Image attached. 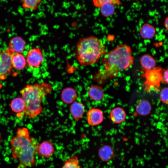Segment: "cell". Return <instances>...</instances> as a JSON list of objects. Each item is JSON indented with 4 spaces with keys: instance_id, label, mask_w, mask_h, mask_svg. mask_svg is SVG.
Wrapping results in <instances>:
<instances>
[{
    "instance_id": "1",
    "label": "cell",
    "mask_w": 168,
    "mask_h": 168,
    "mask_svg": "<svg viewBox=\"0 0 168 168\" xmlns=\"http://www.w3.org/2000/svg\"><path fill=\"white\" fill-rule=\"evenodd\" d=\"M103 55V67L94 76L95 80L99 83L116 77L119 72L129 68L133 63L131 48L126 44H120Z\"/></svg>"
},
{
    "instance_id": "2",
    "label": "cell",
    "mask_w": 168,
    "mask_h": 168,
    "mask_svg": "<svg viewBox=\"0 0 168 168\" xmlns=\"http://www.w3.org/2000/svg\"><path fill=\"white\" fill-rule=\"evenodd\" d=\"M12 157L19 161L17 168L33 167L39 145L35 138L31 136L26 127L18 129L15 136L10 141Z\"/></svg>"
},
{
    "instance_id": "3",
    "label": "cell",
    "mask_w": 168,
    "mask_h": 168,
    "mask_svg": "<svg viewBox=\"0 0 168 168\" xmlns=\"http://www.w3.org/2000/svg\"><path fill=\"white\" fill-rule=\"evenodd\" d=\"M51 89V86L46 83L28 84L22 89L20 92L25 104L24 115L30 118L39 115L43 109L42 101Z\"/></svg>"
},
{
    "instance_id": "4",
    "label": "cell",
    "mask_w": 168,
    "mask_h": 168,
    "mask_svg": "<svg viewBox=\"0 0 168 168\" xmlns=\"http://www.w3.org/2000/svg\"><path fill=\"white\" fill-rule=\"evenodd\" d=\"M105 48L98 38L90 36L79 40L76 48V56L79 64L83 66L96 63L106 53Z\"/></svg>"
},
{
    "instance_id": "5",
    "label": "cell",
    "mask_w": 168,
    "mask_h": 168,
    "mask_svg": "<svg viewBox=\"0 0 168 168\" xmlns=\"http://www.w3.org/2000/svg\"><path fill=\"white\" fill-rule=\"evenodd\" d=\"M163 71L161 68H155L145 71L142 75L145 79L144 88L147 91L151 90H159L161 83L162 82Z\"/></svg>"
},
{
    "instance_id": "6",
    "label": "cell",
    "mask_w": 168,
    "mask_h": 168,
    "mask_svg": "<svg viewBox=\"0 0 168 168\" xmlns=\"http://www.w3.org/2000/svg\"><path fill=\"white\" fill-rule=\"evenodd\" d=\"M14 54L9 48L1 51L2 63L0 68V80L5 79L11 73L13 68L12 58Z\"/></svg>"
},
{
    "instance_id": "7",
    "label": "cell",
    "mask_w": 168,
    "mask_h": 168,
    "mask_svg": "<svg viewBox=\"0 0 168 168\" xmlns=\"http://www.w3.org/2000/svg\"><path fill=\"white\" fill-rule=\"evenodd\" d=\"M44 57L40 49L35 48L28 52L26 58V64L30 68H38L44 60Z\"/></svg>"
},
{
    "instance_id": "8",
    "label": "cell",
    "mask_w": 168,
    "mask_h": 168,
    "mask_svg": "<svg viewBox=\"0 0 168 168\" xmlns=\"http://www.w3.org/2000/svg\"><path fill=\"white\" fill-rule=\"evenodd\" d=\"M104 119L103 114L101 110L96 108L90 110L87 114L88 124L92 126H96L101 124Z\"/></svg>"
},
{
    "instance_id": "9",
    "label": "cell",
    "mask_w": 168,
    "mask_h": 168,
    "mask_svg": "<svg viewBox=\"0 0 168 168\" xmlns=\"http://www.w3.org/2000/svg\"><path fill=\"white\" fill-rule=\"evenodd\" d=\"M54 152L52 143L49 141L45 140L39 144L37 152L40 156L48 158L52 156Z\"/></svg>"
},
{
    "instance_id": "10",
    "label": "cell",
    "mask_w": 168,
    "mask_h": 168,
    "mask_svg": "<svg viewBox=\"0 0 168 168\" xmlns=\"http://www.w3.org/2000/svg\"><path fill=\"white\" fill-rule=\"evenodd\" d=\"M9 46L14 53H21L25 49L26 43L21 37L16 36L11 39Z\"/></svg>"
},
{
    "instance_id": "11",
    "label": "cell",
    "mask_w": 168,
    "mask_h": 168,
    "mask_svg": "<svg viewBox=\"0 0 168 168\" xmlns=\"http://www.w3.org/2000/svg\"><path fill=\"white\" fill-rule=\"evenodd\" d=\"M70 111L73 119L77 121L82 117L85 111V106L81 102H74L70 106Z\"/></svg>"
},
{
    "instance_id": "12",
    "label": "cell",
    "mask_w": 168,
    "mask_h": 168,
    "mask_svg": "<svg viewBox=\"0 0 168 168\" xmlns=\"http://www.w3.org/2000/svg\"><path fill=\"white\" fill-rule=\"evenodd\" d=\"M77 96L76 91L71 87L64 88L61 94V98L62 101L67 104H70L74 102Z\"/></svg>"
},
{
    "instance_id": "13",
    "label": "cell",
    "mask_w": 168,
    "mask_h": 168,
    "mask_svg": "<svg viewBox=\"0 0 168 168\" xmlns=\"http://www.w3.org/2000/svg\"><path fill=\"white\" fill-rule=\"evenodd\" d=\"M110 117L111 121L116 124H120L126 118V114L124 110L119 107L113 109L110 113Z\"/></svg>"
},
{
    "instance_id": "14",
    "label": "cell",
    "mask_w": 168,
    "mask_h": 168,
    "mask_svg": "<svg viewBox=\"0 0 168 168\" xmlns=\"http://www.w3.org/2000/svg\"><path fill=\"white\" fill-rule=\"evenodd\" d=\"M139 34L143 39H150L152 38L156 34L155 27L151 25L146 23L144 24L141 27Z\"/></svg>"
},
{
    "instance_id": "15",
    "label": "cell",
    "mask_w": 168,
    "mask_h": 168,
    "mask_svg": "<svg viewBox=\"0 0 168 168\" xmlns=\"http://www.w3.org/2000/svg\"><path fill=\"white\" fill-rule=\"evenodd\" d=\"M12 64L13 68L18 70H22L26 65V58L21 53H14L12 58Z\"/></svg>"
},
{
    "instance_id": "16",
    "label": "cell",
    "mask_w": 168,
    "mask_h": 168,
    "mask_svg": "<svg viewBox=\"0 0 168 168\" xmlns=\"http://www.w3.org/2000/svg\"><path fill=\"white\" fill-rule=\"evenodd\" d=\"M89 97L92 100L98 101L100 100L104 96V92L100 86L94 85L91 86L88 91Z\"/></svg>"
},
{
    "instance_id": "17",
    "label": "cell",
    "mask_w": 168,
    "mask_h": 168,
    "mask_svg": "<svg viewBox=\"0 0 168 168\" xmlns=\"http://www.w3.org/2000/svg\"><path fill=\"white\" fill-rule=\"evenodd\" d=\"M140 64L145 71L153 69L156 68V62L154 58L151 55L145 54L140 59Z\"/></svg>"
},
{
    "instance_id": "18",
    "label": "cell",
    "mask_w": 168,
    "mask_h": 168,
    "mask_svg": "<svg viewBox=\"0 0 168 168\" xmlns=\"http://www.w3.org/2000/svg\"><path fill=\"white\" fill-rule=\"evenodd\" d=\"M151 106L147 100H142L137 103L136 106V110L137 113L141 115L148 114L150 112Z\"/></svg>"
},
{
    "instance_id": "19",
    "label": "cell",
    "mask_w": 168,
    "mask_h": 168,
    "mask_svg": "<svg viewBox=\"0 0 168 168\" xmlns=\"http://www.w3.org/2000/svg\"><path fill=\"white\" fill-rule=\"evenodd\" d=\"M25 106V102L21 97L14 98L10 104V107L12 110L17 113H23L24 114Z\"/></svg>"
},
{
    "instance_id": "20",
    "label": "cell",
    "mask_w": 168,
    "mask_h": 168,
    "mask_svg": "<svg viewBox=\"0 0 168 168\" xmlns=\"http://www.w3.org/2000/svg\"><path fill=\"white\" fill-rule=\"evenodd\" d=\"M113 154V151L112 148L109 146H103L99 151V155L100 158L104 161H107L110 159Z\"/></svg>"
},
{
    "instance_id": "21",
    "label": "cell",
    "mask_w": 168,
    "mask_h": 168,
    "mask_svg": "<svg viewBox=\"0 0 168 168\" xmlns=\"http://www.w3.org/2000/svg\"><path fill=\"white\" fill-rule=\"evenodd\" d=\"M100 12L105 17H109L114 14L115 11L114 5L109 3L103 4L100 8Z\"/></svg>"
},
{
    "instance_id": "22",
    "label": "cell",
    "mask_w": 168,
    "mask_h": 168,
    "mask_svg": "<svg viewBox=\"0 0 168 168\" xmlns=\"http://www.w3.org/2000/svg\"><path fill=\"white\" fill-rule=\"evenodd\" d=\"M62 168H81L77 157L74 156L67 159Z\"/></svg>"
},
{
    "instance_id": "23",
    "label": "cell",
    "mask_w": 168,
    "mask_h": 168,
    "mask_svg": "<svg viewBox=\"0 0 168 168\" xmlns=\"http://www.w3.org/2000/svg\"><path fill=\"white\" fill-rule=\"evenodd\" d=\"M41 1V0H21L23 8L33 10L37 9Z\"/></svg>"
},
{
    "instance_id": "24",
    "label": "cell",
    "mask_w": 168,
    "mask_h": 168,
    "mask_svg": "<svg viewBox=\"0 0 168 168\" xmlns=\"http://www.w3.org/2000/svg\"><path fill=\"white\" fill-rule=\"evenodd\" d=\"M94 5L96 7L100 8L104 4L109 3L113 5H119L121 4L120 0H93Z\"/></svg>"
},
{
    "instance_id": "25",
    "label": "cell",
    "mask_w": 168,
    "mask_h": 168,
    "mask_svg": "<svg viewBox=\"0 0 168 168\" xmlns=\"http://www.w3.org/2000/svg\"><path fill=\"white\" fill-rule=\"evenodd\" d=\"M160 98L163 103L168 104V87H165L162 90L160 93Z\"/></svg>"
},
{
    "instance_id": "26",
    "label": "cell",
    "mask_w": 168,
    "mask_h": 168,
    "mask_svg": "<svg viewBox=\"0 0 168 168\" xmlns=\"http://www.w3.org/2000/svg\"><path fill=\"white\" fill-rule=\"evenodd\" d=\"M162 82L168 84V69L163 72Z\"/></svg>"
},
{
    "instance_id": "27",
    "label": "cell",
    "mask_w": 168,
    "mask_h": 168,
    "mask_svg": "<svg viewBox=\"0 0 168 168\" xmlns=\"http://www.w3.org/2000/svg\"><path fill=\"white\" fill-rule=\"evenodd\" d=\"M164 25L166 29L168 30V16L165 20Z\"/></svg>"
},
{
    "instance_id": "28",
    "label": "cell",
    "mask_w": 168,
    "mask_h": 168,
    "mask_svg": "<svg viewBox=\"0 0 168 168\" xmlns=\"http://www.w3.org/2000/svg\"><path fill=\"white\" fill-rule=\"evenodd\" d=\"M1 51L0 50V68L2 63V58H1Z\"/></svg>"
},
{
    "instance_id": "29",
    "label": "cell",
    "mask_w": 168,
    "mask_h": 168,
    "mask_svg": "<svg viewBox=\"0 0 168 168\" xmlns=\"http://www.w3.org/2000/svg\"><path fill=\"white\" fill-rule=\"evenodd\" d=\"M1 137L0 134V145L1 143Z\"/></svg>"
}]
</instances>
